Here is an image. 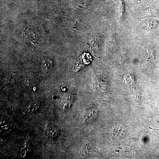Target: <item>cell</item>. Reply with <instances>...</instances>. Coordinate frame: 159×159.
<instances>
[{
    "instance_id": "1",
    "label": "cell",
    "mask_w": 159,
    "mask_h": 159,
    "mask_svg": "<svg viewBox=\"0 0 159 159\" xmlns=\"http://www.w3.org/2000/svg\"><path fill=\"white\" fill-rule=\"evenodd\" d=\"M98 114V109L94 107H90L87 109L83 115V120L85 123L93 122L97 118Z\"/></svg>"
},
{
    "instance_id": "2",
    "label": "cell",
    "mask_w": 159,
    "mask_h": 159,
    "mask_svg": "<svg viewBox=\"0 0 159 159\" xmlns=\"http://www.w3.org/2000/svg\"><path fill=\"white\" fill-rule=\"evenodd\" d=\"M124 133V128L122 125H114L111 130V135L114 139H120L122 138Z\"/></svg>"
},
{
    "instance_id": "3",
    "label": "cell",
    "mask_w": 159,
    "mask_h": 159,
    "mask_svg": "<svg viewBox=\"0 0 159 159\" xmlns=\"http://www.w3.org/2000/svg\"><path fill=\"white\" fill-rule=\"evenodd\" d=\"M40 106V104L37 101H33L30 102L26 108V112L29 114H33L36 112Z\"/></svg>"
},
{
    "instance_id": "4",
    "label": "cell",
    "mask_w": 159,
    "mask_h": 159,
    "mask_svg": "<svg viewBox=\"0 0 159 159\" xmlns=\"http://www.w3.org/2000/svg\"><path fill=\"white\" fill-rule=\"evenodd\" d=\"M60 131L56 127H49L46 131V134L49 138L55 139L59 136Z\"/></svg>"
},
{
    "instance_id": "5",
    "label": "cell",
    "mask_w": 159,
    "mask_h": 159,
    "mask_svg": "<svg viewBox=\"0 0 159 159\" xmlns=\"http://www.w3.org/2000/svg\"><path fill=\"white\" fill-rule=\"evenodd\" d=\"M30 151H31V148H30L29 144L27 142L24 143L22 147L21 151L22 157L26 156L27 155L29 154Z\"/></svg>"
},
{
    "instance_id": "6",
    "label": "cell",
    "mask_w": 159,
    "mask_h": 159,
    "mask_svg": "<svg viewBox=\"0 0 159 159\" xmlns=\"http://www.w3.org/2000/svg\"><path fill=\"white\" fill-rule=\"evenodd\" d=\"M1 132L2 133H6V132H8L9 131L10 128H9V124L6 123V122H3L2 120H1Z\"/></svg>"
}]
</instances>
